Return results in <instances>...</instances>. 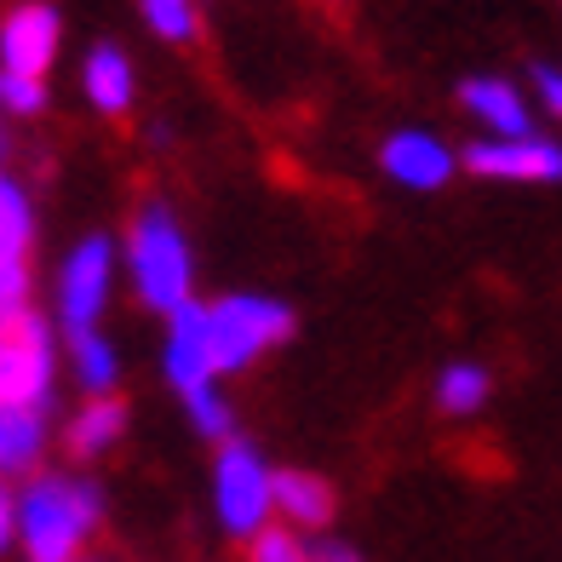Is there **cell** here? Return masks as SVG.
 I'll return each instance as SVG.
<instances>
[{
	"instance_id": "cell-12",
	"label": "cell",
	"mask_w": 562,
	"mask_h": 562,
	"mask_svg": "<svg viewBox=\"0 0 562 562\" xmlns=\"http://www.w3.org/2000/svg\"><path fill=\"white\" fill-rule=\"evenodd\" d=\"M459 104L465 115L482 126L488 138H517V133H533V110L517 81H505V75H471L465 87H459Z\"/></svg>"
},
{
	"instance_id": "cell-26",
	"label": "cell",
	"mask_w": 562,
	"mask_h": 562,
	"mask_svg": "<svg viewBox=\"0 0 562 562\" xmlns=\"http://www.w3.org/2000/svg\"><path fill=\"white\" fill-rule=\"evenodd\" d=\"M75 562H98V557H75Z\"/></svg>"
},
{
	"instance_id": "cell-22",
	"label": "cell",
	"mask_w": 562,
	"mask_h": 562,
	"mask_svg": "<svg viewBox=\"0 0 562 562\" xmlns=\"http://www.w3.org/2000/svg\"><path fill=\"white\" fill-rule=\"evenodd\" d=\"M41 104H46V75L0 69V110L7 115H41Z\"/></svg>"
},
{
	"instance_id": "cell-11",
	"label": "cell",
	"mask_w": 562,
	"mask_h": 562,
	"mask_svg": "<svg viewBox=\"0 0 562 562\" xmlns=\"http://www.w3.org/2000/svg\"><path fill=\"white\" fill-rule=\"evenodd\" d=\"M161 373L167 385L184 396L195 385H218V368H213V345H207V304H184V311L167 316V345H161Z\"/></svg>"
},
{
	"instance_id": "cell-2",
	"label": "cell",
	"mask_w": 562,
	"mask_h": 562,
	"mask_svg": "<svg viewBox=\"0 0 562 562\" xmlns=\"http://www.w3.org/2000/svg\"><path fill=\"white\" fill-rule=\"evenodd\" d=\"M121 265H126V281H133L144 311L172 316L195 299V252H190V236L167 201H144L133 213Z\"/></svg>"
},
{
	"instance_id": "cell-20",
	"label": "cell",
	"mask_w": 562,
	"mask_h": 562,
	"mask_svg": "<svg viewBox=\"0 0 562 562\" xmlns=\"http://www.w3.org/2000/svg\"><path fill=\"white\" fill-rule=\"evenodd\" d=\"M316 557V546L304 540V533L293 528V522H265L259 533L247 540V562H311Z\"/></svg>"
},
{
	"instance_id": "cell-10",
	"label": "cell",
	"mask_w": 562,
	"mask_h": 562,
	"mask_svg": "<svg viewBox=\"0 0 562 562\" xmlns=\"http://www.w3.org/2000/svg\"><path fill=\"white\" fill-rule=\"evenodd\" d=\"M58 46H64V18L46 0H23L0 18V69L46 75L58 64Z\"/></svg>"
},
{
	"instance_id": "cell-16",
	"label": "cell",
	"mask_w": 562,
	"mask_h": 562,
	"mask_svg": "<svg viewBox=\"0 0 562 562\" xmlns=\"http://www.w3.org/2000/svg\"><path fill=\"white\" fill-rule=\"evenodd\" d=\"M46 453V414L0 396V471H35Z\"/></svg>"
},
{
	"instance_id": "cell-9",
	"label": "cell",
	"mask_w": 562,
	"mask_h": 562,
	"mask_svg": "<svg viewBox=\"0 0 562 562\" xmlns=\"http://www.w3.org/2000/svg\"><path fill=\"white\" fill-rule=\"evenodd\" d=\"M459 156L453 144H442L437 133H425V126H402L379 144V172L391 178L396 190H414V195H437L448 178H453Z\"/></svg>"
},
{
	"instance_id": "cell-6",
	"label": "cell",
	"mask_w": 562,
	"mask_h": 562,
	"mask_svg": "<svg viewBox=\"0 0 562 562\" xmlns=\"http://www.w3.org/2000/svg\"><path fill=\"white\" fill-rule=\"evenodd\" d=\"M115 270H121V247L110 236H81L53 281V316L64 334H87V327L104 322L110 293H115Z\"/></svg>"
},
{
	"instance_id": "cell-8",
	"label": "cell",
	"mask_w": 562,
	"mask_h": 562,
	"mask_svg": "<svg viewBox=\"0 0 562 562\" xmlns=\"http://www.w3.org/2000/svg\"><path fill=\"white\" fill-rule=\"evenodd\" d=\"M465 172L494 178V184H562V144L546 133L488 138L465 144Z\"/></svg>"
},
{
	"instance_id": "cell-24",
	"label": "cell",
	"mask_w": 562,
	"mask_h": 562,
	"mask_svg": "<svg viewBox=\"0 0 562 562\" xmlns=\"http://www.w3.org/2000/svg\"><path fill=\"white\" fill-rule=\"evenodd\" d=\"M533 92H540V104L562 121V69H533Z\"/></svg>"
},
{
	"instance_id": "cell-5",
	"label": "cell",
	"mask_w": 562,
	"mask_h": 562,
	"mask_svg": "<svg viewBox=\"0 0 562 562\" xmlns=\"http://www.w3.org/2000/svg\"><path fill=\"white\" fill-rule=\"evenodd\" d=\"M0 396H12L35 414H53L58 402V339L41 311H7L0 316Z\"/></svg>"
},
{
	"instance_id": "cell-15",
	"label": "cell",
	"mask_w": 562,
	"mask_h": 562,
	"mask_svg": "<svg viewBox=\"0 0 562 562\" xmlns=\"http://www.w3.org/2000/svg\"><path fill=\"white\" fill-rule=\"evenodd\" d=\"M81 92L98 115H126L138 98V75H133V58L121 53L115 41H98L87 64H81Z\"/></svg>"
},
{
	"instance_id": "cell-25",
	"label": "cell",
	"mask_w": 562,
	"mask_h": 562,
	"mask_svg": "<svg viewBox=\"0 0 562 562\" xmlns=\"http://www.w3.org/2000/svg\"><path fill=\"white\" fill-rule=\"evenodd\" d=\"M311 562H362V557H356L350 546H316V557Z\"/></svg>"
},
{
	"instance_id": "cell-1",
	"label": "cell",
	"mask_w": 562,
	"mask_h": 562,
	"mask_svg": "<svg viewBox=\"0 0 562 562\" xmlns=\"http://www.w3.org/2000/svg\"><path fill=\"white\" fill-rule=\"evenodd\" d=\"M104 528V488L75 471H35L18 488V551L30 562H75Z\"/></svg>"
},
{
	"instance_id": "cell-4",
	"label": "cell",
	"mask_w": 562,
	"mask_h": 562,
	"mask_svg": "<svg viewBox=\"0 0 562 562\" xmlns=\"http://www.w3.org/2000/svg\"><path fill=\"white\" fill-rule=\"evenodd\" d=\"M213 517L229 540H252L265 522H276V465L247 437L218 442L213 459Z\"/></svg>"
},
{
	"instance_id": "cell-13",
	"label": "cell",
	"mask_w": 562,
	"mask_h": 562,
	"mask_svg": "<svg viewBox=\"0 0 562 562\" xmlns=\"http://www.w3.org/2000/svg\"><path fill=\"white\" fill-rule=\"evenodd\" d=\"M121 437H126V402L115 391L110 396H87L69 414V425H64V448H69V459H81V465H98Z\"/></svg>"
},
{
	"instance_id": "cell-3",
	"label": "cell",
	"mask_w": 562,
	"mask_h": 562,
	"mask_svg": "<svg viewBox=\"0 0 562 562\" xmlns=\"http://www.w3.org/2000/svg\"><path fill=\"white\" fill-rule=\"evenodd\" d=\"M288 339H293V311L270 293H229V299L207 304V345H213L218 379L247 373L252 362H265Z\"/></svg>"
},
{
	"instance_id": "cell-7",
	"label": "cell",
	"mask_w": 562,
	"mask_h": 562,
	"mask_svg": "<svg viewBox=\"0 0 562 562\" xmlns=\"http://www.w3.org/2000/svg\"><path fill=\"white\" fill-rule=\"evenodd\" d=\"M35 276V201L0 161V316L30 304Z\"/></svg>"
},
{
	"instance_id": "cell-23",
	"label": "cell",
	"mask_w": 562,
	"mask_h": 562,
	"mask_svg": "<svg viewBox=\"0 0 562 562\" xmlns=\"http://www.w3.org/2000/svg\"><path fill=\"white\" fill-rule=\"evenodd\" d=\"M7 546H18V494H12L7 471H0V551Z\"/></svg>"
},
{
	"instance_id": "cell-18",
	"label": "cell",
	"mask_w": 562,
	"mask_h": 562,
	"mask_svg": "<svg viewBox=\"0 0 562 562\" xmlns=\"http://www.w3.org/2000/svg\"><path fill=\"white\" fill-rule=\"evenodd\" d=\"M488 391H494V379L482 362H448L442 379H437V407L448 419H471L488 407Z\"/></svg>"
},
{
	"instance_id": "cell-14",
	"label": "cell",
	"mask_w": 562,
	"mask_h": 562,
	"mask_svg": "<svg viewBox=\"0 0 562 562\" xmlns=\"http://www.w3.org/2000/svg\"><path fill=\"white\" fill-rule=\"evenodd\" d=\"M334 510H339V494H334V482L316 476V471H276V517L281 522H293L299 533H322L327 522H334Z\"/></svg>"
},
{
	"instance_id": "cell-17",
	"label": "cell",
	"mask_w": 562,
	"mask_h": 562,
	"mask_svg": "<svg viewBox=\"0 0 562 562\" xmlns=\"http://www.w3.org/2000/svg\"><path fill=\"white\" fill-rule=\"evenodd\" d=\"M69 379L81 385L87 396H110L121 385V350L110 345V334H69Z\"/></svg>"
},
{
	"instance_id": "cell-19",
	"label": "cell",
	"mask_w": 562,
	"mask_h": 562,
	"mask_svg": "<svg viewBox=\"0 0 562 562\" xmlns=\"http://www.w3.org/2000/svg\"><path fill=\"white\" fill-rule=\"evenodd\" d=\"M178 402H184L190 425H195L207 442H229V437H236V402H229L218 385H195V391H184Z\"/></svg>"
},
{
	"instance_id": "cell-21",
	"label": "cell",
	"mask_w": 562,
	"mask_h": 562,
	"mask_svg": "<svg viewBox=\"0 0 562 562\" xmlns=\"http://www.w3.org/2000/svg\"><path fill=\"white\" fill-rule=\"evenodd\" d=\"M138 12H144V23H149V30H156L161 41H172V46L195 41V30H201V18H195V0H138Z\"/></svg>"
}]
</instances>
